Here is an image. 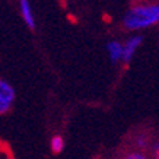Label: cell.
<instances>
[{
    "instance_id": "obj_1",
    "label": "cell",
    "mask_w": 159,
    "mask_h": 159,
    "mask_svg": "<svg viewBox=\"0 0 159 159\" xmlns=\"http://www.w3.org/2000/svg\"><path fill=\"white\" fill-rule=\"evenodd\" d=\"M159 24L158 3H139L124 15L123 25L129 31H140Z\"/></svg>"
},
{
    "instance_id": "obj_2",
    "label": "cell",
    "mask_w": 159,
    "mask_h": 159,
    "mask_svg": "<svg viewBox=\"0 0 159 159\" xmlns=\"http://www.w3.org/2000/svg\"><path fill=\"white\" fill-rule=\"evenodd\" d=\"M15 102V89L9 82L0 79V116L9 112Z\"/></svg>"
},
{
    "instance_id": "obj_3",
    "label": "cell",
    "mask_w": 159,
    "mask_h": 159,
    "mask_svg": "<svg viewBox=\"0 0 159 159\" xmlns=\"http://www.w3.org/2000/svg\"><path fill=\"white\" fill-rule=\"evenodd\" d=\"M143 43V38L142 35H133L124 43V54H123V61L127 64V63L131 61V58L134 57L136 51L139 50V47Z\"/></svg>"
},
{
    "instance_id": "obj_4",
    "label": "cell",
    "mask_w": 159,
    "mask_h": 159,
    "mask_svg": "<svg viewBox=\"0 0 159 159\" xmlns=\"http://www.w3.org/2000/svg\"><path fill=\"white\" fill-rule=\"evenodd\" d=\"M107 53L108 57L112 63H118L123 61V54H124V44L120 41H110L107 44Z\"/></svg>"
},
{
    "instance_id": "obj_5",
    "label": "cell",
    "mask_w": 159,
    "mask_h": 159,
    "mask_svg": "<svg viewBox=\"0 0 159 159\" xmlns=\"http://www.w3.org/2000/svg\"><path fill=\"white\" fill-rule=\"evenodd\" d=\"M19 9H20V16L25 20V24L28 25V28L34 29L35 28V18H34V12L31 7L29 0H19Z\"/></svg>"
},
{
    "instance_id": "obj_6",
    "label": "cell",
    "mask_w": 159,
    "mask_h": 159,
    "mask_svg": "<svg viewBox=\"0 0 159 159\" xmlns=\"http://www.w3.org/2000/svg\"><path fill=\"white\" fill-rule=\"evenodd\" d=\"M120 159H152L150 155H148L145 150H130V152H127V153L121 155Z\"/></svg>"
},
{
    "instance_id": "obj_7",
    "label": "cell",
    "mask_w": 159,
    "mask_h": 159,
    "mask_svg": "<svg viewBox=\"0 0 159 159\" xmlns=\"http://www.w3.org/2000/svg\"><path fill=\"white\" fill-rule=\"evenodd\" d=\"M63 149H64V140H63V137L61 136H54L51 139V150L54 153H60Z\"/></svg>"
},
{
    "instance_id": "obj_8",
    "label": "cell",
    "mask_w": 159,
    "mask_h": 159,
    "mask_svg": "<svg viewBox=\"0 0 159 159\" xmlns=\"http://www.w3.org/2000/svg\"><path fill=\"white\" fill-rule=\"evenodd\" d=\"M152 159H159V142L152 146Z\"/></svg>"
},
{
    "instance_id": "obj_9",
    "label": "cell",
    "mask_w": 159,
    "mask_h": 159,
    "mask_svg": "<svg viewBox=\"0 0 159 159\" xmlns=\"http://www.w3.org/2000/svg\"><path fill=\"white\" fill-rule=\"evenodd\" d=\"M158 44H159V38H158Z\"/></svg>"
}]
</instances>
